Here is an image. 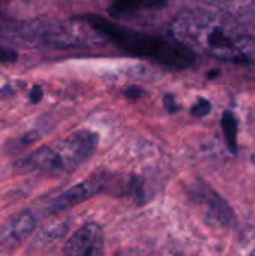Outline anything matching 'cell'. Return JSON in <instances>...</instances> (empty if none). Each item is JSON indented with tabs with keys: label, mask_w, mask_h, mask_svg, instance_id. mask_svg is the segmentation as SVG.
<instances>
[{
	"label": "cell",
	"mask_w": 255,
	"mask_h": 256,
	"mask_svg": "<svg viewBox=\"0 0 255 256\" xmlns=\"http://www.w3.org/2000/svg\"><path fill=\"white\" fill-rule=\"evenodd\" d=\"M98 135L80 130L65 140L45 146L17 164L20 172L66 174L86 162L96 150Z\"/></svg>",
	"instance_id": "3957f363"
},
{
	"label": "cell",
	"mask_w": 255,
	"mask_h": 256,
	"mask_svg": "<svg viewBox=\"0 0 255 256\" xmlns=\"http://www.w3.org/2000/svg\"><path fill=\"white\" fill-rule=\"evenodd\" d=\"M143 93H144V90H143L141 87H129V88L125 92V94H126L129 99H138V98L143 96Z\"/></svg>",
	"instance_id": "8fae6325"
},
{
	"label": "cell",
	"mask_w": 255,
	"mask_h": 256,
	"mask_svg": "<svg viewBox=\"0 0 255 256\" xmlns=\"http://www.w3.org/2000/svg\"><path fill=\"white\" fill-rule=\"evenodd\" d=\"M171 36L192 52L242 66L255 78V38L218 15L200 9L180 12L171 22Z\"/></svg>",
	"instance_id": "6da1fadb"
},
{
	"label": "cell",
	"mask_w": 255,
	"mask_h": 256,
	"mask_svg": "<svg viewBox=\"0 0 255 256\" xmlns=\"http://www.w3.org/2000/svg\"><path fill=\"white\" fill-rule=\"evenodd\" d=\"M194 195H195V200L198 201V204L206 207L209 218H213L219 225H228L231 222V219H233L231 210L219 198V195H216L207 186H201V190L195 192Z\"/></svg>",
	"instance_id": "52a82bcc"
},
{
	"label": "cell",
	"mask_w": 255,
	"mask_h": 256,
	"mask_svg": "<svg viewBox=\"0 0 255 256\" xmlns=\"http://www.w3.org/2000/svg\"><path fill=\"white\" fill-rule=\"evenodd\" d=\"M81 20L89 24L93 32L99 33L102 38L108 39L125 52L134 54L137 57L150 58L171 68H188L195 60V52L188 50L173 36L165 38L161 34L131 30L96 15H87Z\"/></svg>",
	"instance_id": "7a4b0ae2"
},
{
	"label": "cell",
	"mask_w": 255,
	"mask_h": 256,
	"mask_svg": "<svg viewBox=\"0 0 255 256\" xmlns=\"http://www.w3.org/2000/svg\"><path fill=\"white\" fill-rule=\"evenodd\" d=\"M35 216L30 210H23L0 226V254L15 250L33 231Z\"/></svg>",
	"instance_id": "5b68a950"
},
{
	"label": "cell",
	"mask_w": 255,
	"mask_h": 256,
	"mask_svg": "<svg viewBox=\"0 0 255 256\" xmlns=\"http://www.w3.org/2000/svg\"><path fill=\"white\" fill-rule=\"evenodd\" d=\"M167 6V0H113L108 12L114 18H129Z\"/></svg>",
	"instance_id": "ba28073f"
},
{
	"label": "cell",
	"mask_w": 255,
	"mask_h": 256,
	"mask_svg": "<svg viewBox=\"0 0 255 256\" xmlns=\"http://www.w3.org/2000/svg\"><path fill=\"white\" fill-rule=\"evenodd\" d=\"M41 98H42V90H41V87H35L33 92H32V94H30L32 102H39Z\"/></svg>",
	"instance_id": "4fadbf2b"
},
{
	"label": "cell",
	"mask_w": 255,
	"mask_h": 256,
	"mask_svg": "<svg viewBox=\"0 0 255 256\" xmlns=\"http://www.w3.org/2000/svg\"><path fill=\"white\" fill-rule=\"evenodd\" d=\"M164 105H165V108L170 111V112H174V111H177V105H176V102H174V98L170 94H167L165 96V100H164Z\"/></svg>",
	"instance_id": "7c38bea8"
},
{
	"label": "cell",
	"mask_w": 255,
	"mask_h": 256,
	"mask_svg": "<svg viewBox=\"0 0 255 256\" xmlns=\"http://www.w3.org/2000/svg\"><path fill=\"white\" fill-rule=\"evenodd\" d=\"M8 60H11V57H9L8 51H6V50H3V48L0 46V62H8Z\"/></svg>",
	"instance_id": "5bb4252c"
},
{
	"label": "cell",
	"mask_w": 255,
	"mask_h": 256,
	"mask_svg": "<svg viewBox=\"0 0 255 256\" xmlns=\"http://www.w3.org/2000/svg\"><path fill=\"white\" fill-rule=\"evenodd\" d=\"M210 110H212V104H210L207 99L200 98V99L194 104V106L191 108V112H192V116H195V117H204V116H207V114L210 112Z\"/></svg>",
	"instance_id": "30bf717a"
},
{
	"label": "cell",
	"mask_w": 255,
	"mask_h": 256,
	"mask_svg": "<svg viewBox=\"0 0 255 256\" xmlns=\"http://www.w3.org/2000/svg\"><path fill=\"white\" fill-rule=\"evenodd\" d=\"M102 188V183L98 178H90L87 182H83L68 190H65L63 194H60L50 206L51 212H57V210H65L68 207H72L90 196H93L95 194H98Z\"/></svg>",
	"instance_id": "8992f818"
},
{
	"label": "cell",
	"mask_w": 255,
	"mask_h": 256,
	"mask_svg": "<svg viewBox=\"0 0 255 256\" xmlns=\"http://www.w3.org/2000/svg\"><path fill=\"white\" fill-rule=\"evenodd\" d=\"M221 123H222V130H224L227 147L231 153H236L237 152V132H239L237 118L231 111H224Z\"/></svg>",
	"instance_id": "9c48e42d"
},
{
	"label": "cell",
	"mask_w": 255,
	"mask_h": 256,
	"mask_svg": "<svg viewBox=\"0 0 255 256\" xmlns=\"http://www.w3.org/2000/svg\"><path fill=\"white\" fill-rule=\"evenodd\" d=\"M63 254L71 256H98L104 254V232L98 224H86L66 242Z\"/></svg>",
	"instance_id": "277c9868"
}]
</instances>
